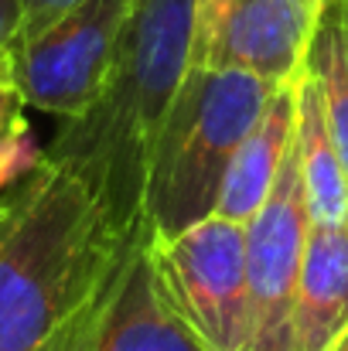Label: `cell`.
Returning <instances> with one entry per match:
<instances>
[{"instance_id":"1","label":"cell","mask_w":348,"mask_h":351,"mask_svg":"<svg viewBox=\"0 0 348 351\" xmlns=\"http://www.w3.org/2000/svg\"><path fill=\"white\" fill-rule=\"evenodd\" d=\"M195 27L198 0H133L100 99L65 119L45 147V157L76 171L130 235L143 229L150 150L192 69Z\"/></svg>"},{"instance_id":"2","label":"cell","mask_w":348,"mask_h":351,"mask_svg":"<svg viewBox=\"0 0 348 351\" xmlns=\"http://www.w3.org/2000/svg\"><path fill=\"white\" fill-rule=\"evenodd\" d=\"M133 235L69 167L41 160L0 226V351H41L110 280Z\"/></svg>"},{"instance_id":"3","label":"cell","mask_w":348,"mask_h":351,"mask_svg":"<svg viewBox=\"0 0 348 351\" xmlns=\"http://www.w3.org/2000/svg\"><path fill=\"white\" fill-rule=\"evenodd\" d=\"M277 89L235 69H188L147 164L143 229L154 239H171L216 212L232 154Z\"/></svg>"},{"instance_id":"4","label":"cell","mask_w":348,"mask_h":351,"mask_svg":"<svg viewBox=\"0 0 348 351\" xmlns=\"http://www.w3.org/2000/svg\"><path fill=\"white\" fill-rule=\"evenodd\" d=\"M133 0H79L41 31L10 45L14 86L24 106L65 119L82 117L103 93Z\"/></svg>"},{"instance_id":"5","label":"cell","mask_w":348,"mask_h":351,"mask_svg":"<svg viewBox=\"0 0 348 351\" xmlns=\"http://www.w3.org/2000/svg\"><path fill=\"white\" fill-rule=\"evenodd\" d=\"M154 239V235H150ZM161 273L209 351H246L249 276L246 226L209 215L171 239H154Z\"/></svg>"},{"instance_id":"6","label":"cell","mask_w":348,"mask_h":351,"mask_svg":"<svg viewBox=\"0 0 348 351\" xmlns=\"http://www.w3.org/2000/svg\"><path fill=\"white\" fill-rule=\"evenodd\" d=\"M308 229H311L308 191L294 136L273 191L266 195L259 212L246 222V276H249L246 351H290V314H294Z\"/></svg>"},{"instance_id":"7","label":"cell","mask_w":348,"mask_h":351,"mask_svg":"<svg viewBox=\"0 0 348 351\" xmlns=\"http://www.w3.org/2000/svg\"><path fill=\"white\" fill-rule=\"evenodd\" d=\"M325 0H198L195 69H235L287 86L301 75Z\"/></svg>"},{"instance_id":"8","label":"cell","mask_w":348,"mask_h":351,"mask_svg":"<svg viewBox=\"0 0 348 351\" xmlns=\"http://www.w3.org/2000/svg\"><path fill=\"white\" fill-rule=\"evenodd\" d=\"M93 351H209L171 297L147 229L130 239L110 280Z\"/></svg>"},{"instance_id":"9","label":"cell","mask_w":348,"mask_h":351,"mask_svg":"<svg viewBox=\"0 0 348 351\" xmlns=\"http://www.w3.org/2000/svg\"><path fill=\"white\" fill-rule=\"evenodd\" d=\"M348 328V226L311 222L297 297L290 314V351H332Z\"/></svg>"},{"instance_id":"10","label":"cell","mask_w":348,"mask_h":351,"mask_svg":"<svg viewBox=\"0 0 348 351\" xmlns=\"http://www.w3.org/2000/svg\"><path fill=\"white\" fill-rule=\"evenodd\" d=\"M294 130H297V79L280 86L270 96L263 117L256 119V126L246 133V140L232 154L216 215L246 226L259 212V205L273 191L277 174L287 160Z\"/></svg>"},{"instance_id":"11","label":"cell","mask_w":348,"mask_h":351,"mask_svg":"<svg viewBox=\"0 0 348 351\" xmlns=\"http://www.w3.org/2000/svg\"><path fill=\"white\" fill-rule=\"evenodd\" d=\"M294 136H297L311 222L348 226V174L325 119L321 93L308 72L297 75V133Z\"/></svg>"},{"instance_id":"12","label":"cell","mask_w":348,"mask_h":351,"mask_svg":"<svg viewBox=\"0 0 348 351\" xmlns=\"http://www.w3.org/2000/svg\"><path fill=\"white\" fill-rule=\"evenodd\" d=\"M301 72L321 93L325 119L348 174V0H325Z\"/></svg>"},{"instance_id":"13","label":"cell","mask_w":348,"mask_h":351,"mask_svg":"<svg viewBox=\"0 0 348 351\" xmlns=\"http://www.w3.org/2000/svg\"><path fill=\"white\" fill-rule=\"evenodd\" d=\"M123 263V259H119ZM106 290H110V283L82 307V311H76L69 321H65V328L45 345L41 351H93L96 348V331H100V317H103V304H106Z\"/></svg>"},{"instance_id":"14","label":"cell","mask_w":348,"mask_h":351,"mask_svg":"<svg viewBox=\"0 0 348 351\" xmlns=\"http://www.w3.org/2000/svg\"><path fill=\"white\" fill-rule=\"evenodd\" d=\"M21 3H24V21H21V34L17 38H27V34L41 31L48 21H55L58 14H65L69 7H76L79 0H21Z\"/></svg>"},{"instance_id":"15","label":"cell","mask_w":348,"mask_h":351,"mask_svg":"<svg viewBox=\"0 0 348 351\" xmlns=\"http://www.w3.org/2000/svg\"><path fill=\"white\" fill-rule=\"evenodd\" d=\"M21 21H24V3L0 0V51H7L14 45V38L21 34Z\"/></svg>"},{"instance_id":"16","label":"cell","mask_w":348,"mask_h":351,"mask_svg":"<svg viewBox=\"0 0 348 351\" xmlns=\"http://www.w3.org/2000/svg\"><path fill=\"white\" fill-rule=\"evenodd\" d=\"M17 113H24V103L17 96V86L7 82V86H0V140H3L7 126L17 119Z\"/></svg>"},{"instance_id":"17","label":"cell","mask_w":348,"mask_h":351,"mask_svg":"<svg viewBox=\"0 0 348 351\" xmlns=\"http://www.w3.org/2000/svg\"><path fill=\"white\" fill-rule=\"evenodd\" d=\"M7 82H14V69H10V48H7V51H0V86H7Z\"/></svg>"},{"instance_id":"18","label":"cell","mask_w":348,"mask_h":351,"mask_svg":"<svg viewBox=\"0 0 348 351\" xmlns=\"http://www.w3.org/2000/svg\"><path fill=\"white\" fill-rule=\"evenodd\" d=\"M332 351H348V328L342 331V335H338V341L332 345Z\"/></svg>"}]
</instances>
